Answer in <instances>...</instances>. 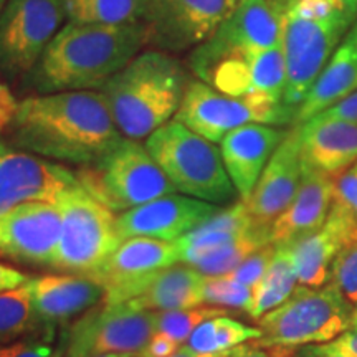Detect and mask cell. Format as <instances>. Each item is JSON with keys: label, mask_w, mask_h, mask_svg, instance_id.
<instances>
[{"label": "cell", "mask_w": 357, "mask_h": 357, "mask_svg": "<svg viewBox=\"0 0 357 357\" xmlns=\"http://www.w3.org/2000/svg\"><path fill=\"white\" fill-rule=\"evenodd\" d=\"M66 357H86V356H83L82 352H78V351L68 349V352H66Z\"/></svg>", "instance_id": "cell-45"}, {"label": "cell", "mask_w": 357, "mask_h": 357, "mask_svg": "<svg viewBox=\"0 0 357 357\" xmlns=\"http://www.w3.org/2000/svg\"><path fill=\"white\" fill-rule=\"evenodd\" d=\"M61 218L52 268L93 276L121 245L118 217L77 184L55 202Z\"/></svg>", "instance_id": "cell-7"}, {"label": "cell", "mask_w": 357, "mask_h": 357, "mask_svg": "<svg viewBox=\"0 0 357 357\" xmlns=\"http://www.w3.org/2000/svg\"><path fill=\"white\" fill-rule=\"evenodd\" d=\"M238 347L240 346H236L234 349L218 352V354H199V352L190 351L187 346H181L176 354L171 357H236V354H238ZM136 357H146V356H136Z\"/></svg>", "instance_id": "cell-42"}, {"label": "cell", "mask_w": 357, "mask_h": 357, "mask_svg": "<svg viewBox=\"0 0 357 357\" xmlns=\"http://www.w3.org/2000/svg\"><path fill=\"white\" fill-rule=\"evenodd\" d=\"M35 314L40 324L53 329L105 301V288L82 275H45L30 280Z\"/></svg>", "instance_id": "cell-22"}, {"label": "cell", "mask_w": 357, "mask_h": 357, "mask_svg": "<svg viewBox=\"0 0 357 357\" xmlns=\"http://www.w3.org/2000/svg\"><path fill=\"white\" fill-rule=\"evenodd\" d=\"M7 2L8 0H0V13H2V10H3V7L7 6Z\"/></svg>", "instance_id": "cell-47"}, {"label": "cell", "mask_w": 357, "mask_h": 357, "mask_svg": "<svg viewBox=\"0 0 357 357\" xmlns=\"http://www.w3.org/2000/svg\"><path fill=\"white\" fill-rule=\"evenodd\" d=\"M298 275L294 270L291 250L276 247V253L268 266L266 273L253 288L252 305L247 314L253 319H260L266 312L283 305L298 287Z\"/></svg>", "instance_id": "cell-27"}, {"label": "cell", "mask_w": 357, "mask_h": 357, "mask_svg": "<svg viewBox=\"0 0 357 357\" xmlns=\"http://www.w3.org/2000/svg\"><path fill=\"white\" fill-rule=\"evenodd\" d=\"M223 314H229V311L223 307L202 306L189 307V310L159 311L155 312V333L167 334L182 346L204 321Z\"/></svg>", "instance_id": "cell-31"}, {"label": "cell", "mask_w": 357, "mask_h": 357, "mask_svg": "<svg viewBox=\"0 0 357 357\" xmlns=\"http://www.w3.org/2000/svg\"><path fill=\"white\" fill-rule=\"evenodd\" d=\"M334 177L311 167L305 160V176L296 197L271 223V245L291 247L324 225L334 202Z\"/></svg>", "instance_id": "cell-19"}, {"label": "cell", "mask_w": 357, "mask_h": 357, "mask_svg": "<svg viewBox=\"0 0 357 357\" xmlns=\"http://www.w3.org/2000/svg\"><path fill=\"white\" fill-rule=\"evenodd\" d=\"M312 119H318V121H357V89Z\"/></svg>", "instance_id": "cell-38"}, {"label": "cell", "mask_w": 357, "mask_h": 357, "mask_svg": "<svg viewBox=\"0 0 357 357\" xmlns=\"http://www.w3.org/2000/svg\"><path fill=\"white\" fill-rule=\"evenodd\" d=\"M288 132V129L280 126L253 123L235 129L223 137L220 142L222 159L240 200L250 197L268 160Z\"/></svg>", "instance_id": "cell-20"}, {"label": "cell", "mask_w": 357, "mask_h": 357, "mask_svg": "<svg viewBox=\"0 0 357 357\" xmlns=\"http://www.w3.org/2000/svg\"><path fill=\"white\" fill-rule=\"evenodd\" d=\"M305 176V158L301 147V129L296 124L289 129L265 171L258 178L255 189L243 200L250 218L260 229H271V223L289 207L300 190Z\"/></svg>", "instance_id": "cell-17"}, {"label": "cell", "mask_w": 357, "mask_h": 357, "mask_svg": "<svg viewBox=\"0 0 357 357\" xmlns=\"http://www.w3.org/2000/svg\"><path fill=\"white\" fill-rule=\"evenodd\" d=\"M77 178L88 194L121 213L177 192L146 146L128 137L100 160L78 167Z\"/></svg>", "instance_id": "cell-8"}, {"label": "cell", "mask_w": 357, "mask_h": 357, "mask_svg": "<svg viewBox=\"0 0 357 357\" xmlns=\"http://www.w3.org/2000/svg\"><path fill=\"white\" fill-rule=\"evenodd\" d=\"M334 200L344 205L357 225V162L334 177Z\"/></svg>", "instance_id": "cell-37"}, {"label": "cell", "mask_w": 357, "mask_h": 357, "mask_svg": "<svg viewBox=\"0 0 357 357\" xmlns=\"http://www.w3.org/2000/svg\"><path fill=\"white\" fill-rule=\"evenodd\" d=\"M19 149L83 167L124 139L101 91H60L20 101L10 124Z\"/></svg>", "instance_id": "cell-1"}, {"label": "cell", "mask_w": 357, "mask_h": 357, "mask_svg": "<svg viewBox=\"0 0 357 357\" xmlns=\"http://www.w3.org/2000/svg\"><path fill=\"white\" fill-rule=\"evenodd\" d=\"M357 89V24L346 35L298 108L294 126L336 105Z\"/></svg>", "instance_id": "cell-24"}, {"label": "cell", "mask_w": 357, "mask_h": 357, "mask_svg": "<svg viewBox=\"0 0 357 357\" xmlns=\"http://www.w3.org/2000/svg\"><path fill=\"white\" fill-rule=\"evenodd\" d=\"M205 275L192 266L172 265L154 276L136 298L126 301L134 310L174 311L204 305Z\"/></svg>", "instance_id": "cell-25"}, {"label": "cell", "mask_w": 357, "mask_h": 357, "mask_svg": "<svg viewBox=\"0 0 357 357\" xmlns=\"http://www.w3.org/2000/svg\"><path fill=\"white\" fill-rule=\"evenodd\" d=\"M30 278L22 271L15 270V268L0 265V293L8 291V289H15L25 284Z\"/></svg>", "instance_id": "cell-41"}, {"label": "cell", "mask_w": 357, "mask_h": 357, "mask_svg": "<svg viewBox=\"0 0 357 357\" xmlns=\"http://www.w3.org/2000/svg\"><path fill=\"white\" fill-rule=\"evenodd\" d=\"M354 234H357L354 218L344 205L334 200L324 225L307 238L288 247L298 283L305 287H323L328 283L333 261Z\"/></svg>", "instance_id": "cell-21"}, {"label": "cell", "mask_w": 357, "mask_h": 357, "mask_svg": "<svg viewBox=\"0 0 357 357\" xmlns=\"http://www.w3.org/2000/svg\"><path fill=\"white\" fill-rule=\"evenodd\" d=\"M329 283H333L352 306L357 305V234L351 236L333 261Z\"/></svg>", "instance_id": "cell-33"}, {"label": "cell", "mask_w": 357, "mask_h": 357, "mask_svg": "<svg viewBox=\"0 0 357 357\" xmlns=\"http://www.w3.org/2000/svg\"><path fill=\"white\" fill-rule=\"evenodd\" d=\"M155 333V311L134 310L128 303L105 305L75 323L68 349L86 357L139 356Z\"/></svg>", "instance_id": "cell-13"}, {"label": "cell", "mask_w": 357, "mask_h": 357, "mask_svg": "<svg viewBox=\"0 0 357 357\" xmlns=\"http://www.w3.org/2000/svg\"><path fill=\"white\" fill-rule=\"evenodd\" d=\"M73 24L131 25L146 19L149 0H61Z\"/></svg>", "instance_id": "cell-28"}, {"label": "cell", "mask_w": 357, "mask_h": 357, "mask_svg": "<svg viewBox=\"0 0 357 357\" xmlns=\"http://www.w3.org/2000/svg\"><path fill=\"white\" fill-rule=\"evenodd\" d=\"M238 0H149L144 25L149 45L160 52H185L211 38Z\"/></svg>", "instance_id": "cell-12"}, {"label": "cell", "mask_w": 357, "mask_h": 357, "mask_svg": "<svg viewBox=\"0 0 357 357\" xmlns=\"http://www.w3.org/2000/svg\"><path fill=\"white\" fill-rule=\"evenodd\" d=\"M351 329H357V305L352 310V318H351Z\"/></svg>", "instance_id": "cell-44"}, {"label": "cell", "mask_w": 357, "mask_h": 357, "mask_svg": "<svg viewBox=\"0 0 357 357\" xmlns=\"http://www.w3.org/2000/svg\"><path fill=\"white\" fill-rule=\"evenodd\" d=\"M38 319L35 314L30 281L0 293V344L19 341L25 334L35 331Z\"/></svg>", "instance_id": "cell-30"}, {"label": "cell", "mask_w": 357, "mask_h": 357, "mask_svg": "<svg viewBox=\"0 0 357 357\" xmlns=\"http://www.w3.org/2000/svg\"><path fill=\"white\" fill-rule=\"evenodd\" d=\"M146 149L181 194L218 207L238 197L220 149L177 119L151 134Z\"/></svg>", "instance_id": "cell-6"}, {"label": "cell", "mask_w": 357, "mask_h": 357, "mask_svg": "<svg viewBox=\"0 0 357 357\" xmlns=\"http://www.w3.org/2000/svg\"><path fill=\"white\" fill-rule=\"evenodd\" d=\"M275 253H276L275 245L268 243L265 247L255 250V252L245 258V260L240 263L234 271H230L229 275H223V276H229L230 280L236 281V283L245 284V287L253 289L257 287L258 281L263 278V275L266 273L268 266H270L271 260H273Z\"/></svg>", "instance_id": "cell-34"}, {"label": "cell", "mask_w": 357, "mask_h": 357, "mask_svg": "<svg viewBox=\"0 0 357 357\" xmlns=\"http://www.w3.org/2000/svg\"><path fill=\"white\" fill-rule=\"evenodd\" d=\"M176 119L205 139L222 142L227 134L247 124H294L296 111L284 102L223 95L202 79H190Z\"/></svg>", "instance_id": "cell-9"}, {"label": "cell", "mask_w": 357, "mask_h": 357, "mask_svg": "<svg viewBox=\"0 0 357 357\" xmlns=\"http://www.w3.org/2000/svg\"><path fill=\"white\" fill-rule=\"evenodd\" d=\"M236 357H275V356L257 344L255 346L242 344L238 347V354H236Z\"/></svg>", "instance_id": "cell-43"}, {"label": "cell", "mask_w": 357, "mask_h": 357, "mask_svg": "<svg viewBox=\"0 0 357 357\" xmlns=\"http://www.w3.org/2000/svg\"><path fill=\"white\" fill-rule=\"evenodd\" d=\"M65 19L61 0H8L0 13V73L30 75Z\"/></svg>", "instance_id": "cell-11"}, {"label": "cell", "mask_w": 357, "mask_h": 357, "mask_svg": "<svg viewBox=\"0 0 357 357\" xmlns=\"http://www.w3.org/2000/svg\"><path fill=\"white\" fill-rule=\"evenodd\" d=\"M220 208L184 194H167L118 215V234L121 242L134 236L176 242Z\"/></svg>", "instance_id": "cell-18"}, {"label": "cell", "mask_w": 357, "mask_h": 357, "mask_svg": "<svg viewBox=\"0 0 357 357\" xmlns=\"http://www.w3.org/2000/svg\"><path fill=\"white\" fill-rule=\"evenodd\" d=\"M95 357H132L128 354H102V356H95Z\"/></svg>", "instance_id": "cell-46"}, {"label": "cell", "mask_w": 357, "mask_h": 357, "mask_svg": "<svg viewBox=\"0 0 357 357\" xmlns=\"http://www.w3.org/2000/svg\"><path fill=\"white\" fill-rule=\"evenodd\" d=\"M189 82L176 56L147 50L134 56L100 91L108 100L119 132L139 141L172 121Z\"/></svg>", "instance_id": "cell-3"}, {"label": "cell", "mask_w": 357, "mask_h": 357, "mask_svg": "<svg viewBox=\"0 0 357 357\" xmlns=\"http://www.w3.org/2000/svg\"><path fill=\"white\" fill-rule=\"evenodd\" d=\"M61 218L52 202H26L0 215V257L52 266Z\"/></svg>", "instance_id": "cell-16"}, {"label": "cell", "mask_w": 357, "mask_h": 357, "mask_svg": "<svg viewBox=\"0 0 357 357\" xmlns=\"http://www.w3.org/2000/svg\"><path fill=\"white\" fill-rule=\"evenodd\" d=\"M294 357H357V329H349L324 344L300 347Z\"/></svg>", "instance_id": "cell-35"}, {"label": "cell", "mask_w": 357, "mask_h": 357, "mask_svg": "<svg viewBox=\"0 0 357 357\" xmlns=\"http://www.w3.org/2000/svg\"><path fill=\"white\" fill-rule=\"evenodd\" d=\"M278 0H238L234 12L202 45L192 50L189 65L197 78L218 61L230 58L250 60L258 53L281 45Z\"/></svg>", "instance_id": "cell-10"}, {"label": "cell", "mask_w": 357, "mask_h": 357, "mask_svg": "<svg viewBox=\"0 0 357 357\" xmlns=\"http://www.w3.org/2000/svg\"><path fill=\"white\" fill-rule=\"evenodd\" d=\"M178 261L176 242L134 236L124 240L89 278L105 288V305H121L136 298L155 275Z\"/></svg>", "instance_id": "cell-14"}, {"label": "cell", "mask_w": 357, "mask_h": 357, "mask_svg": "<svg viewBox=\"0 0 357 357\" xmlns=\"http://www.w3.org/2000/svg\"><path fill=\"white\" fill-rule=\"evenodd\" d=\"M352 310L354 306L329 281L323 287L298 284L283 305L257 319L261 331L257 346L276 357L324 344L349 331Z\"/></svg>", "instance_id": "cell-5"}, {"label": "cell", "mask_w": 357, "mask_h": 357, "mask_svg": "<svg viewBox=\"0 0 357 357\" xmlns=\"http://www.w3.org/2000/svg\"><path fill=\"white\" fill-rule=\"evenodd\" d=\"M253 289L236 283L229 276H205L204 303L218 307H231L247 312L252 305Z\"/></svg>", "instance_id": "cell-32"}, {"label": "cell", "mask_w": 357, "mask_h": 357, "mask_svg": "<svg viewBox=\"0 0 357 357\" xmlns=\"http://www.w3.org/2000/svg\"><path fill=\"white\" fill-rule=\"evenodd\" d=\"M281 47L287 61L283 102L298 108L331 60L339 45L357 24V0H278Z\"/></svg>", "instance_id": "cell-4"}, {"label": "cell", "mask_w": 357, "mask_h": 357, "mask_svg": "<svg viewBox=\"0 0 357 357\" xmlns=\"http://www.w3.org/2000/svg\"><path fill=\"white\" fill-rule=\"evenodd\" d=\"M178 344L177 341H174L171 336L164 333H154L153 337L149 339L147 342L146 349L141 352L139 356H146V357H171L176 354L178 351Z\"/></svg>", "instance_id": "cell-39"}, {"label": "cell", "mask_w": 357, "mask_h": 357, "mask_svg": "<svg viewBox=\"0 0 357 357\" xmlns=\"http://www.w3.org/2000/svg\"><path fill=\"white\" fill-rule=\"evenodd\" d=\"M260 337V328H252L242 321L229 318V314H223L204 321L190 334L184 346L199 354H218L248 341H258Z\"/></svg>", "instance_id": "cell-29"}, {"label": "cell", "mask_w": 357, "mask_h": 357, "mask_svg": "<svg viewBox=\"0 0 357 357\" xmlns=\"http://www.w3.org/2000/svg\"><path fill=\"white\" fill-rule=\"evenodd\" d=\"M63 347L53 349L50 339H20L0 344V357H61Z\"/></svg>", "instance_id": "cell-36"}, {"label": "cell", "mask_w": 357, "mask_h": 357, "mask_svg": "<svg viewBox=\"0 0 357 357\" xmlns=\"http://www.w3.org/2000/svg\"><path fill=\"white\" fill-rule=\"evenodd\" d=\"M20 102L15 100L7 84L0 82V132L8 128L15 118Z\"/></svg>", "instance_id": "cell-40"}, {"label": "cell", "mask_w": 357, "mask_h": 357, "mask_svg": "<svg viewBox=\"0 0 357 357\" xmlns=\"http://www.w3.org/2000/svg\"><path fill=\"white\" fill-rule=\"evenodd\" d=\"M253 230L266 229H260L253 223L243 200H240V202L229 205L227 208H220L199 227L190 230L189 234L176 240L178 260L190 266L204 253L235 242V240L252 234Z\"/></svg>", "instance_id": "cell-26"}, {"label": "cell", "mask_w": 357, "mask_h": 357, "mask_svg": "<svg viewBox=\"0 0 357 357\" xmlns=\"http://www.w3.org/2000/svg\"><path fill=\"white\" fill-rule=\"evenodd\" d=\"M77 184L68 167L0 139V215L26 202L55 204Z\"/></svg>", "instance_id": "cell-15"}, {"label": "cell", "mask_w": 357, "mask_h": 357, "mask_svg": "<svg viewBox=\"0 0 357 357\" xmlns=\"http://www.w3.org/2000/svg\"><path fill=\"white\" fill-rule=\"evenodd\" d=\"M147 45L149 30L144 22L131 25L66 22L29 77L38 95L101 89Z\"/></svg>", "instance_id": "cell-2"}, {"label": "cell", "mask_w": 357, "mask_h": 357, "mask_svg": "<svg viewBox=\"0 0 357 357\" xmlns=\"http://www.w3.org/2000/svg\"><path fill=\"white\" fill-rule=\"evenodd\" d=\"M306 164L339 176L357 162V121H310L300 124Z\"/></svg>", "instance_id": "cell-23"}]
</instances>
